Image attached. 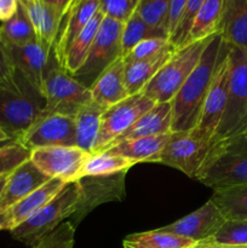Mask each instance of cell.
<instances>
[{"instance_id":"6da1fadb","label":"cell","mask_w":247,"mask_h":248,"mask_svg":"<svg viewBox=\"0 0 247 248\" xmlns=\"http://www.w3.org/2000/svg\"><path fill=\"white\" fill-rule=\"evenodd\" d=\"M225 47L227 43L222 35L215 34L195 69L171 101L172 132H186L196 126Z\"/></svg>"},{"instance_id":"7a4b0ae2","label":"cell","mask_w":247,"mask_h":248,"mask_svg":"<svg viewBox=\"0 0 247 248\" xmlns=\"http://www.w3.org/2000/svg\"><path fill=\"white\" fill-rule=\"evenodd\" d=\"M196 181L212 190L247 186V135L213 143Z\"/></svg>"},{"instance_id":"3957f363","label":"cell","mask_w":247,"mask_h":248,"mask_svg":"<svg viewBox=\"0 0 247 248\" xmlns=\"http://www.w3.org/2000/svg\"><path fill=\"white\" fill-rule=\"evenodd\" d=\"M229 62L227 106L213 143L247 135V48L229 45Z\"/></svg>"},{"instance_id":"277c9868","label":"cell","mask_w":247,"mask_h":248,"mask_svg":"<svg viewBox=\"0 0 247 248\" xmlns=\"http://www.w3.org/2000/svg\"><path fill=\"white\" fill-rule=\"evenodd\" d=\"M212 36L203 40L193 41L177 48L171 58L142 90L143 93L155 103L171 102L184 81L195 69Z\"/></svg>"},{"instance_id":"5b68a950","label":"cell","mask_w":247,"mask_h":248,"mask_svg":"<svg viewBox=\"0 0 247 248\" xmlns=\"http://www.w3.org/2000/svg\"><path fill=\"white\" fill-rule=\"evenodd\" d=\"M80 200V186L77 181L70 182L40 211L31 218L12 229L11 235L17 241L28 246H34L36 242L63 222L70 218L77 211Z\"/></svg>"},{"instance_id":"8992f818","label":"cell","mask_w":247,"mask_h":248,"mask_svg":"<svg viewBox=\"0 0 247 248\" xmlns=\"http://www.w3.org/2000/svg\"><path fill=\"white\" fill-rule=\"evenodd\" d=\"M43 96L45 107L40 115L63 114L75 116L81 107L92 101L90 90L82 86L57 62L52 51L48 60Z\"/></svg>"},{"instance_id":"52a82bcc","label":"cell","mask_w":247,"mask_h":248,"mask_svg":"<svg viewBox=\"0 0 247 248\" xmlns=\"http://www.w3.org/2000/svg\"><path fill=\"white\" fill-rule=\"evenodd\" d=\"M45 99L28 81L21 89L0 86V128L17 140L39 118Z\"/></svg>"},{"instance_id":"ba28073f","label":"cell","mask_w":247,"mask_h":248,"mask_svg":"<svg viewBox=\"0 0 247 248\" xmlns=\"http://www.w3.org/2000/svg\"><path fill=\"white\" fill-rule=\"evenodd\" d=\"M123 27V22L104 16L86 60L81 67L72 74L82 86L90 90L99 75L121 58Z\"/></svg>"},{"instance_id":"9c48e42d","label":"cell","mask_w":247,"mask_h":248,"mask_svg":"<svg viewBox=\"0 0 247 248\" xmlns=\"http://www.w3.org/2000/svg\"><path fill=\"white\" fill-rule=\"evenodd\" d=\"M213 143L186 132H171L157 164L173 167L196 179Z\"/></svg>"},{"instance_id":"30bf717a","label":"cell","mask_w":247,"mask_h":248,"mask_svg":"<svg viewBox=\"0 0 247 248\" xmlns=\"http://www.w3.org/2000/svg\"><path fill=\"white\" fill-rule=\"evenodd\" d=\"M155 104L153 99L139 92L107 109L102 115L101 128L93 154L104 152L119 136L127 131Z\"/></svg>"},{"instance_id":"8fae6325","label":"cell","mask_w":247,"mask_h":248,"mask_svg":"<svg viewBox=\"0 0 247 248\" xmlns=\"http://www.w3.org/2000/svg\"><path fill=\"white\" fill-rule=\"evenodd\" d=\"M126 172L109 176H87L77 179L80 200L70 222L77 227L94 208L108 202H119L125 199Z\"/></svg>"},{"instance_id":"7c38bea8","label":"cell","mask_w":247,"mask_h":248,"mask_svg":"<svg viewBox=\"0 0 247 248\" xmlns=\"http://www.w3.org/2000/svg\"><path fill=\"white\" fill-rule=\"evenodd\" d=\"M229 45L227 44L224 53L222 56L217 73L215 75L212 85L210 87L200 119L193 130H190L198 137L213 143L219 124L224 114L228 98V85H229Z\"/></svg>"},{"instance_id":"4fadbf2b","label":"cell","mask_w":247,"mask_h":248,"mask_svg":"<svg viewBox=\"0 0 247 248\" xmlns=\"http://www.w3.org/2000/svg\"><path fill=\"white\" fill-rule=\"evenodd\" d=\"M17 140L31 152L45 147H75L74 116L63 114L39 115Z\"/></svg>"},{"instance_id":"5bb4252c","label":"cell","mask_w":247,"mask_h":248,"mask_svg":"<svg viewBox=\"0 0 247 248\" xmlns=\"http://www.w3.org/2000/svg\"><path fill=\"white\" fill-rule=\"evenodd\" d=\"M87 154L77 147H45L31 152V161L50 178H58L65 183L77 181V176Z\"/></svg>"},{"instance_id":"9a60e30c","label":"cell","mask_w":247,"mask_h":248,"mask_svg":"<svg viewBox=\"0 0 247 248\" xmlns=\"http://www.w3.org/2000/svg\"><path fill=\"white\" fill-rule=\"evenodd\" d=\"M4 45L17 73H19L28 84L43 96L48 60L52 48L43 45L38 40L23 45L6 43H4Z\"/></svg>"},{"instance_id":"2e32d148","label":"cell","mask_w":247,"mask_h":248,"mask_svg":"<svg viewBox=\"0 0 247 248\" xmlns=\"http://www.w3.org/2000/svg\"><path fill=\"white\" fill-rule=\"evenodd\" d=\"M225 222L227 219L223 213L210 199L205 205L191 212L190 215L176 220L172 224L160 228V230L200 244L215 236Z\"/></svg>"},{"instance_id":"e0dca14e","label":"cell","mask_w":247,"mask_h":248,"mask_svg":"<svg viewBox=\"0 0 247 248\" xmlns=\"http://www.w3.org/2000/svg\"><path fill=\"white\" fill-rule=\"evenodd\" d=\"M101 0H75L61 21L52 45V52L62 65L65 52L92 17L98 12Z\"/></svg>"},{"instance_id":"ac0fdd59","label":"cell","mask_w":247,"mask_h":248,"mask_svg":"<svg viewBox=\"0 0 247 248\" xmlns=\"http://www.w3.org/2000/svg\"><path fill=\"white\" fill-rule=\"evenodd\" d=\"M31 159L17 167L6 177L4 186L0 191V215L7 212L16 203L50 181Z\"/></svg>"},{"instance_id":"d6986e66","label":"cell","mask_w":247,"mask_h":248,"mask_svg":"<svg viewBox=\"0 0 247 248\" xmlns=\"http://www.w3.org/2000/svg\"><path fill=\"white\" fill-rule=\"evenodd\" d=\"M91 99L104 111L120 103L128 96L125 82V61L119 58L107 68L90 87Z\"/></svg>"},{"instance_id":"ffe728a7","label":"cell","mask_w":247,"mask_h":248,"mask_svg":"<svg viewBox=\"0 0 247 248\" xmlns=\"http://www.w3.org/2000/svg\"><path fill=\"white\" fill-rule=\"evenodd\" d=\"M172 132V104L156 103L144 115L140 116L127 131L119 136L109 147L123 140H136V138L152 137V136L169 135ZM108 147V148H109ZM107 148V149H108Z\"/></svg>"},{"instance_id":"44dd1931","label":"cell","mask_w":247,"mask_h":248,"mask_svg":"<svg viewBox=\"0 0 247 248\" xmlns=\"http://www.w3.org/2000/svg\"><path fill=\"white\" fill-rule=\"evenodd\" d=\"M65 184L67 183L62 179L51 178L47 183L34 190L23 200L16 203L14 207L10 208L7 212H5L7 220V232H11L12 229L35 215L44 206L47 205L64 188Z\"/></svg>"},{"instance_id":"7402d4cb","label":"cell","mask_w":247,"mask_h":248,"mask_svg":"<svg viewBox=\"0 0 247 248\" xmlns=\"http://www.w3.org/2000/svg\"><path fill=\"white\" fill-rule=\"evenodd\" d=\"M170 135L171 133L123 140V142L109 147L104 152L127 159L128 161L133 162L135 165L140 164V162H155V164H157L160 155H161L165 145L167 144Z\"/></svg>"},{"instance_id":"603a6c76","label":"cell","mask_w":247,"mask_h":248,"mask_svg":"<svg viewBox=\"0 0 247 248\" xmlns=\"http://www.w3.org/2000/svg\"><path fill=\"white\" fill-rule=\"evenodd\" d=\"M218 33L228 45L247 48V0H224Z\"/></svg>"},{"instance_id":"cb8c5ba5","label":"cell","mask_w":247,"mask_h":248,"mask_svg":"<svg viewBox=\"0 0 247 248\" xmlns=\"http://www.w3.org/2000/svg\"><path fill=\"white\" fill-rule=\"evenodd\" d=\"M31 19L36 34V40L52 48L60 27V17L52 7L43 0H18Z\"/></svg>"},{"instance_id":"d4e9b609","label":"cell","mask_w":247,"mask_h":248,"mask_svg":"<svg viewBox=\"0 0 247 248\" xmlns=\"http://www.w3.org/2000/svg\"><path fill=\"white\" fill-rule=\"evenodd\" d=\"M176 50L177 48L172 45L164 52L152 58L125 63V82L128 96L142 92L148 82L156 75Z\"/></svg>"},{"instance_id":"484cf974","label":"cell","mask_w":247,"mask_h":248,"mask_svg":"<svg viewBox=\"0 0 247 248\" xmlns=\"http://www.w3.org/2000/svg\"><path fill=\"white\" fill-rule=\"evenodd\" d=\"M103 113V109L91 101L81 107L74 116L75 147L80 148L87 154L94 153Z\"/></svg>"},{"instance_id":"4316f807","label":"cell","mask_w":247,"mask_h":248,"mask_svg":"<svg viewBox=\"0 0 247 248\" xmlns=\"http://www.w3.org/2000/svg\"><path fill=\"white\" fill-rule=\"evenodd\" d=\"M103 18L104 14L101 10H98V12L92 17L91 21L87 23V26L82 29L81 33L75 38V40L68 47L62 67L69 74H74L85 62Z\"/></svg>"},{"instance_id":"83f0119b","label":"cell","mask_w":247,"mask_h":248,"mask_svg":"<svg viewBox=\"0 0 247 248\" xmlns=\"http://www.w3.org/2000/svg\"><path fill=\"white\" fill-rule=\"evenodd\" d=\"M196 246L198 244L193 240L160 229L131 234L123 241L124 248H196Z\"/></svg>"},{"instance_id":"f1b7e54d","label":"cell","mask_w":247,"mask_h":248,"mask_svg":"<svg viewBox=\"0 0 247 248\" xmlns=\"http://www.w3.org/2000/svg\"><path fill=\"white\" fill-rule=\"evenodd\" d=\"M224 0H205L195 17L186 44L203 40L219 31ZM185 44V45H186Z\"/></svg>"},{"instance_id":"f546056e","label":"cell","mask_w":247,"mask_h":248,"mask_svg":"<svg viewBox=\"0 0 247 248\" xmlns=\"http://www.w3.org/2000/svg\"><path fill=\"white\" fill-rule=\"evenodd\" d=\"M156 38L169 39V31L150 26L135 12L124 23L123 33H121V57H126L140 41Z\"/></svg>"},{"instance_id":"4dcf8cb0","label":"cell","mask_w":247,"mask_h":248,"mask_svg":"<svg viewBox=\"0 0 247 248\" xmlns=\"http://www.w3.org/2000/svg\"><path fill=\"white\" fill-rule=\"evenodd\" d=\"M211 200L219 208L227 220L247 222V186L213 190Z\"/></svg>"},{"instance_id":"1f68e13d","label":"cell","mask_w":247,"mask_h":248,"mask_svg":"<svg viewBox=\"0 0 247 248\" xmlns=\"http://www.w3.org/2000/svg\"><path fill=\"white\" fill-rule=\"evenodd\" d=\"M135 164L128 161L127 159L110 154L108 152L96 153L91 154L85 161L84 166L79 172L77 179L87 176H109L119 172L128 171Z\"/></svg>"},{"instance_id":"d6a6232c","label":"cell","mask_w":247,"mask_h":248,"mask_svg":"<svg viewBox=\"0 0 247 248\" xmlns=\"http://www.w3.org/2000/svg\"><path fill=\"white\" fill-rule=\"evenodd\" d=\"M0 39L4 43L14 45H23L36 40L33 24L19 2L15 16L0 26Z\"/></svg>"},{"instance_id":"836d02e7","label":"cell","mask_w":247,"mask_h":248,"mask_svg":"<svg viewBox=\"0 0 247 248\" xmlns=\"http://www.w3.org/2000/svg\"><path fill=\"white\" fill-rule=\"evenodd\" d=\"M210 247L247 248V222L227 220L215 236L200 242L196 246V248Z\"/></svg>"},{"instance_id":"e575fe53","label":"cell","mask_w":247,"mask_h":248,"mask_svg":"<svg viewBox=\"0 0 247 248\" xmlns=\"http://www.w3.org/2000/svg\"><path fill=\"white\" fill-rule=\"evenodd\" d=\"M31 159V150L18 140H9L0 145V178H5L23 162Z\"/></svg>"},{"instance_id":"d590c367","label":"cell","mask_w":247,"mask_h":248,"mask_svg":"<svg viewBox=\"0 0 247 248\" xmlns=\"http://www.w3.org/2000/svg\"><path fill=\"white\" fill-rule=\"evenodd\" d=\"M171 0H139L136 14L150 26L169 31Z\"/></svg>"},{"instance_id":"8d00e7d4","label":"cell","mask_w":247,"mask_h":248,"mask_svg":"<svg viewBox=\"0 0 247 248\" xmlns=\"http://www.w3.org/2000/svg\"><path fill=\"white\" fill-rule=\"evenodd\" d=\"M205 0H188L184 6L183 12H182L179 21L177 23L176 28L170 35V43L176 48L182 47L186 44L190 34L191 27H193L195 17L198 15L199 10L202 6Z\"/></svg>"},{"instance_id":"74e56055","label":"cell","mask_w":247,"mask_h":248,"mask_svg":"<svg viewBox=\"0 0 247 248\" xmlns=\"http://www.w3.org/2000/svg\"><path fill=\"white\" fill-rule=\"evenodd\" d=\"M75 227L70 220L63 222L55 230L39 240L31 248H73L75 242Z\"/></svg>"},{"instance_id":"f35d334b","label":"cell","mask_w":247,"mask_h":248,"mask_svg":"<svg viewBox=\"0 0 247 248\" xmlns=\"http://www.w3.org/2000/svg\"><path fill=\"white\" fill-rule=\"evenodd\" d=\"M172 46L169 39L156 38V39H147L144 41H140L138 45L132 48L130 53L126 57H124L125 63L136 62V61H142L152 58L154 56L160 55L165 50Z\"/></svg>"},{"instance_id":"ab89813d","label":"cell","mask_w":247,"mask_h":248,"mask_svg":"<svg viewBox=\"0 0 247 248\" xmlns=\"http://www.w3.org/2000/svg\"><path fill=\"white\" fill-rule=\"evenodd\" d=\"M27 80L15 69L6 47L0 39V86L10 89H21Z\"/></svg>"},{"instance_id":"60d3db41","label":"cell","mask_w":247,"mask_h":248,"mask_svg":"<svg viewBox=\"0 0 247 248\" xmlns=\"http://www.w3.org/2000/svg\"><path fill=\"white\" fill-rule=\"evenodd\" d=\"M139 0H101L99 10L110 18L125 23L137 9Z\"/></svg>"},{"instance_id":"b9f144b4","label":"cell","mask_w":247,"mask_h":248,"mask_svg":"<svg viewBox=\"0 0 247 248\" xmlns=\"http://www.w3.org/2000/svg\"><path fill=\"white\" fill-rule=\"evenodd\" d=\"M186 1L188 0H171V6H170L169 14V35H171L172 31L176 28Z\"/></svg>"},{"instance_id":"7bdbcfd3","label":"cell","mask_w":247,"mask_h":248,"mask_svg":"<svg viewBox=\"0 0 247 248\" xmlns=\"http://www.w3.org/2000/svg\"><path fill=\"white\" fill-rule=\"evenodd\" d=\"M18 9V0H0V22L4 23L15 16Z\"/></svg>"},{"instance_id":"ee69618b","label":"cell","mask_w":247,"mask_h":248,"mask_svg":"<svg viewBox=\"0 0 247 248\" xmlns=\"http://www.w3.org/2000/svg\"><path fill=\"white\" fill-rule=\"evenodd\" d=\"M43 1H45L48 6L52 7V9L55 10L57 16L60 17V23H61V21H62V18L64 17V15L67 14L69 7L72 6L74 0H43Z\"/></svg>"},{"instance_id":"f6af8a7d","label":"cell","mask_w":247,"mask_h":248,"mask_svg":"<svg viewBox=\"0 0 247 248\" xmlns=\"http://www.w3.org/2000/svg\"><path fill=\"white\" fill-rule=\"evenodd\" d=\"M1 230H7V220L5 213H1V215H0V232H1Z\"/></svg>"},{"instance_id":"bcb514c9","label":"cell","mask_w":247,"mask_h":248,"mask_svg":"<svg viewBox=\"0 0 247 248\" xmlns=\"http://www.w3.org/2000/svg\"><path fill=\"white\" fill-rule=\"evenodd\" d=\"M9 140H12V138L5 132L4 130L0 128V143H4V142H9Z\"/></svg>"},{"instance_id":"7dc6e473","label":"cell","mask_w":247,"mask_h":248,"mask_svg":"<svg viewBox=\"0 0 247 248\" xmlns=\"http://www.w3.org/2000/svg\"><path fill=\"white\" fill-rule=\"evenodd\" d=\"M5 181H6V177H5V178H0V191H1L2 186H4Z\"/></svg>"},{"instance_id":"c3c4849f","label":"cell","mask_w":247,"mask_h":248,"mask_svg":"<svg viewBox=\"0 0 247 248\" xmlns=\"http://www.w3.org/2000/svg\"><path fill=\"white\" fill-rule=\"evenodd\" d=\"M210 248H236V247H210Z\"/></svg>"},{"instance_id":"681fc988","label":"cell","mask_w":247,"mask_h":248,"mask_svg":"<svg viewBox=\"0 0 247 248\" xmlns=\"http://www.w3.org/2000/svg\"><path fill=\"white\" fill-rule=\"evenodd\" d=\"M4 143H5V142H4ZM1 144H2V143H0V145H1Z\"/></svg>"}]
</instances>
